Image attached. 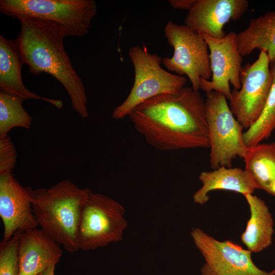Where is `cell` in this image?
<instances>
[{
  "label": "cell",
  "mask_w": 275,
  "mask_h": 275,
  "mask_svg": "<svg viewBox=\"0 0 275 275\" xmlns=\"http://www.w3.org/2000/svg\"><path fill=\"white\" fill-rule=\"evenodd\" d=\"M244 170L256 189L275 197V143H259L248 148Z\"/></svg>",
  "instance_id": "d6986e66"
},
{
  "label": "cell",
  "mask_w": 275,
  "mask_h": 275,
  "mask_svg": "<svg viewBox=\"0 0 275 275\" xmlns=\"http://www.w3.org/2000/svg\"><path fill=\"white\" fill-rule=\"evenodd\" d=\"M21 99L0 91V137L8 135L15 127L29 129L32 118L24 108Z\"/></svg>",
  "instance_id": "44dd1931"
},
{
  "label": "cell",
  "mask_w": 275,
  "mask_h": 275,
  "mask_svg": "<svg viewBox=\"0 0 275 275\" xmlns=\"http://www.w3.org/2000/svg\"><path fill=\"white\" fill-rule=\"evenodd\" d=\"M91 190L68 179L47 188L32 189V205L38 226L67 251H78L77 233L81 210Z\"/></svg>",
  "instance_id": "3957f363"
},
{
  "label": "cell",
  "mask_w": 275,
  "mask_h": 275,
  "mask_svg": "<svg viewBox=\"0 0 275 275\" xmlns=\"http://www.w3.org/2000/svg\"><path fill=\"white\" fill-rule=\"evenodd\" d=\"M0 12L12 18L52 22L61 26L66 36L82 37L89 33L97 5L94 0H1Z\"/></svg>",
  "instance_id": "277c9868"
},
{
  "label": "cell",
  "mask_w": 275,
  "mask_h": 275,
  "mask_svg": "<svg viewBox=\"0 0 275 275\" xmlns=\"http://www.w3.org/2000/svg\"><path fill=\"white\" fill-rule=\"evenodd\" d=\"M61 245L40 228L20 232L18 275H37L59 262L62 256Z\"/></svg>",
  "instance_id": "5bb4252c"
},
{
  "label": "cell",
  "mask_w": 275,
  "mask_h": 275,
  "mask_svg": "<svg viewBox=\"0 0 275 275\" xmlns=\"http://www.w3.org/2000/svg\"><path fill=\"white\" fill-rule=\"evenodd\" d=\"M124 207L91 191L83 206L77 233L78 250L92 251L122 240L128 223Z\"/></svg>",
  "instance_id": "52a82bcc"
},
{
  "label": "cell",
  "mask_w": 275,
  "mask_h": 275,
  "mask_svg": "<svg viewBox=\"0 0 275 275\" xmlns=\"http://www.w3.org/2000/svg\"><path fill=\"white\" fill-rule=\"evenodd\" d=\"M270 64L266 52L260 51L254 63L242 67L240 89L231 91L230 108L244 129L257 121L265 106L273 80Z\"/></svg>",
  "instance_id": "9c48e42d"
},
{
  "label": "cell",
  "mask_w": 275,
  "mask_h": 275,
  "mask_svg": "<svg viewBox=\"0 0 275 275\" xmlns=\"http://www.w3.org/2000/svg\"><path fill=\"white\" fill-rule=\"evenodd\" d=\"M16 158L15 147L9 135L0 137V174L12 171Z\"/></svg>",
  "instance_id": "603a6c76"
},
{
  "label": "cell",
  "mask_w": 275,
  "mask_h": 275,
  "mask_svg": "<svg viewBox=\"0 0 275 275\" xmlns=\"http://www.w3.org/2000/svg\"><path fill=\"white\" fill-rule=\"evenodd\" d=\"M197 0H169L170 5L174 8L190 10Z\"/></svg>",
  "instance_id": "cb8c5ba5"
},
{
  "label": "cell",
  "mask_w": 275,
  "mask_h": 275,
  "mask_svg": "<svg viewBox=\"0 0 275 275\" xmlns=\"http://www.w3.org/2000/svg\"><path fill=\"white\" fill-rule=\"evenodd\" d=\"M129 56L134 70V83L126 99L114 110L112 117L115 119L128 116L135 107L147 100L180 90L187 82L184 76L174 74L161 67L162 59L150 53L146 46L131 47Z\"/></svg>",
  "instance_id": "5b68a950"
},
{
  "label": "cell",
  "mask_w": 275,
  "mask_h": 275,
  "mask_svg": "<svg viewBox=\"0 0 275 275\" xmlns=\"http://www.w3.org/2000/svg\"><path fill=\"white\" fill-rule=\"evenodd\" d=\"M164 33L174 53L172 57L162 59V64L169 72L186 75L191 87L199 91L201 79L210 80L212 75L206 41L201 34L171 20L165 25Z\"/></svg>",
  "instance_id": "ba28073f"
},
{
  "label": "cell",
  "mask_w": 275,
  "mask_h": 275,
  "mask_svg": "<svg viewBox=\"0 0 275 275\" xmlns=\"http://www.w3.org/2000/svg\"><path fill=\"white\" fill-rule=\"evenodd\" d=\"M32 189L23 187L12 171L0 174V216L4 225L3 240L17 232L39 227L32 205Z\"/></svg>",
  "instance_id": "7c38bea8"
},
{
  "label": "cell",
  "mask_w": 275,
  "mask_h": 275,
  "mask_svg": "<svg viewBox=\"0 0 275 275\" xmlns=\"http://www.w3.org/2000/svg\"><path fill=\"white\" fill-rule=\"evenodd\" d=\"M273 80L264 109L257 121L243 133L245 145L253 147L268 139L275 130V60L270 62Z\"/></svg>",
  "instance_id": "ffe728a7"
},
{
  "label": "cell",
  "mask_w": 275,
  "mask_h": 275,
  "mask_svg": "<svg viewBox=\"0 0 275 275\" xmlns=\"http://www.w3.org/2000/svg\"><path fill=\"white\" fill-rule=\"evenodd\" d=\"M17 40L21 60L30 72L46 73L66 90L73 109L83 119L89 118L84 82L73 68L64 45L67 37L60 25L47 20L21 17Z\"/></svg>",
  "instance_id": "7a4b0ae2"
},
{
  "label": "cell",
  "mask_w": 275,
  "mask_h": 275,
  "mask_svg": "<svg viewBox=\"0 0 275 275\" xmlns=\"http://www.w3.org/2000/svg\"><path fill=\"white\" fill-rule=\"evenodd\" d=\"M242 57L257 49L266 52L270 62L275 60V10L251 19L246 29L236 33Z\"/></svg>",
  "instance_id": "ac0fdd59"
},
{
  "label": "cell",
  "mask_w": 275,
  "mask_h": 275,
  "mask_svg": "<svg viewBox=\"0 0 275 275\" xmlns=\"http://www.w3.org/2000/svg\"><path fill=\"white\" fill-rule=\"evenodd\" d=\"M127 117L135 130L156 149L209 148L205 100L192 87L147 100Z\"/></svg>",
  "instance_id": "6da1fadb"
},
{
  "label": "cell",
  "mask_w": 275,
  "mask_h": 275,
  "mask_svg": "<svg viewBox=\"0 0 275 275\" xmlns=\"http://www.w3.org/2000/svg\"><path fill=\"white\" fill-rule=\"evenodd\" d=\"M23 63L17 39H7L0 35V89L14 95L23 101L29 99L42 100L58 108L63 107L60 100L41 97L29 91L24 85L21 75Z\"/></svg>",
  "instance_id": "9a60e30c"
},
{
  "label": "cell",
  "mask_w": 275,
  "mask_h": 275,
  "mask_svg": "<svg viewBox=\"0 0 275 275\" xmlns=\"http://www.w3.org/2000/svg\"><path fill=\"white\" fill-rule=\"evenodd\" d=\"M250 210V217L240 236L241 242L252 253L269 247L274 233L273 219L268 207L261 199L248 194L244 196Z\"/></svg>",
  "instance_id": "e0dca14e"
},
{
  "label": "cell",
  "mask_w": 275,
  "mask_h": 275,
  "mask_svg": "<svg viewBox=\"0 0 275 275\" xmlns=\"http://www.w3.org/2000/svg\"><path fill=\"white\" fill-rule=\"evenodd\" d=\"M206 95L210 168H232L233 160L243 158L248 150L243 138L244 128L233 115L224 94L212 91Z\"/></svg>",
  "instance_id": "8992f818"
},
{
  "label": "cell",
  "mask_w": 275,
  "mask_h": 275,
  "mask_svg": "<svg viewBox=\"0 0 275 275\" xmlns=\"http://www.w3.org/2000/svg\"><path fill=\"white\" fill-rule=\"evenodd\" d=\"M21 232H17L8 240L0 243V275H18L19 241Z\"/></svg>",
  "instance_id": "7402d4cb"
},
{
  "label": "cell",
  "mask_w": 275,
  "mask_h": 275,
  "mask_svg": "<svg viewBox=\"0 0 275 275\" xmlns=\"http://www.w3.org/2000/svg\"><path fill=\"white\" fill-rule=\"evenodd\" d=\"M190 235L205 261L201 275H275V269H260L252 252L230 240L219 241L199 228L192 229Z\"/></svg>",
  "instance_id": "30bf717a"
},
{
  "label": "cell",
  "mask_w": 275,
  "mask_h": 275,
  "mask_svg": "<svg viewBox=\"0 0 275 275\" xmlns=\"http://www.w3.org/2000/svg\"><path fill=\"white\" fill-rule=\"evenodd\" d=\"M202 186L193 195V201L204 205L209 199V193L214 190L237 192L243 196L253 194L256 189L251 178L240 168L221 167L211 171H203L199 176Z\"/></svg>",
  "instance_id": "2e32d148"
},
{
  "label": "cell",
  "mask_w": 275,
  "mask_h": 275,
  "mask_svg": "<svg viewBox=\"0 0 275 275\" xmlns=\"http://www.w3.org/2000/svg\"><path fill=\"white\" fill-rule=\"evenodd\" d=\"M201 34L210 51L212 75L210 80L201 79L200 89L206 93L221 92L229 101L232 91L230 84L236 90L241 88L240 73L243 59L238 49L236 33L231 32L221 38Z\"/></svg>",
  "instance_id": "8fae6325"
},
{
  "label": "cell",
  "mask_w": 275,
  "mask_h": 275,
  "mask_svg": "<svg viewBox=\"0 0 275 275\" xmlns=\"http://www.w3.org/2000/svg\"><path fill=\"white\" fill-rule=\"evenodd\" d=\"M56 265H53L46 268L37 275H54V268Z\"/></svg>",
  "instance_id": "d4e9b609"
},
{
  "label": "cell",
  "mask_w": 275,
  "mask_h": 275,
  "mask_svg": "<svg viewBox=\"0 0 275 275\" xmlns=\"http://www.w3.org/2000/svg\"><path fill=\"white\" fill-rule=\"evenodd\" d=\"M249 8L246 0H197L188 11L184 25L197 33L221 38L226 35L224 25L239 19Z\"/></svg>",
  "instance_id": "4fadbf2b"
}]
</instances>
